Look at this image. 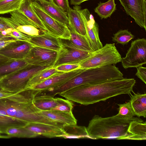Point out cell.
Masks as SVG:
<instances>
[{"instance_id": "30", "label": "cell", "mask_w": 146, "mask_h": 146, "mask_svg": "<svg viewBox=\"0 0 146 146\" xmlns=\"http://www.w3.org/2000/svg\"><path fill=\"white\" fill-rule=\"evenodd\" d=\"M5 134L11 137L31 138L38 135L25 127H11L8 128Z\"/></svg>"}, {"instance_id": "47", "label": "cell", "mask_w": 146, "mask_h": 146, "mask_svg": "<svg viewBox=\"0 0 146 146\" xmlns=\"http://www.w3.org/2000/svg\"><path fill=\"white\" fill-rule=\"evenodd\" d=\"M2 89L1 88V86L0 85V90H2Z\"/></svg>"}, {"instance_id": "7", "label": "cell", "mask_w": 146, "mask_h": 146, "mask_svg": "<svg viewBox=\"0 0 146 146\" xmlns=\"http://www.w3.org/2000/svg\"><path fill=\"white\" fill-rule=\"evenodd\" d=\"M9 17H2V19L13 29L16 30L29 36H35L41 35L44 31L19 9L9 13Z\"/></svg>"}, {"instance_id": "46", "label": "cell", "mask_w": 146, "mask_h": 146, "mask_svg": "<svg viewBox=\"0 0 146 146\" xmlns=\"http://www.w3.org/2000/svg\"><path fill=\"white\" fill-rule=\"evenodd\" d=\"M44 1H48V2H52V0H44Z\"/></svg>"}, {"instance_id": "28", "label": "cell", "mask_w": 146, "mask_h": 146, "mask_svg": "<svg viewBox=\"0 0 146 146\" xmlns=\"http://www.w3.org/2000/svg\"><path fill=\"white\" fill-rule=\"evenodd\" d=\"M128 131L132 134L130 140L146 139V122L133 121L129 125Z\"/></svg>"}, {"instance_id": "15", "label": "cell", "mask_w": 146, "mask_h": 146, "mask_svg": "<svg viewBox=\"0 0 146 146\" xmlns=\"http://www.w3.org/2000/svg\"><path fill=\"white\" fill-rule=\"evenodd\" d=\"M70 35V39L58 38L61 45L74 48L93 52L86 36L77 33L70 24L67 26Z\"/></svg>"}, {"instance_id": "19", "label": "cell", "mask_w": 146, "mask_h": 146, "mask_svg": "<svg viewBox=\"0 0 146 146\" xmlns=\"http://www.w3.org/2000/svg\"><path fill=\"white\" fill-rule=\"evenodd\" d=\"M44 115L64 125H76L77 120L72 111L68 112L58 110L40 111Z\"/></svg>"}, {"instance_id": "33", "label": "cell", "mask_w": 146, "mask_h": 146, "mask_svg": "<svg viewBox=\"0 0 146 146\" xmlns=\"http://www.w3.org/2000/svg\"><path fill=\"white\" fill-rule=\"evenodd\" d=\"M56 106L51 110H58L70 112L72 111L74 104L71 101L61 98H56Z\"/></svg>"}, {"instance_id": "44", "label": "cell", "mask_w": 146, "mask_h": 146, "mask_svg": "<svg viewBox=\"0 0 146 146\" xmlns=\"http://www.w3.org/2000/svg\"><path fill=\"white\" fill-rule=\"evenodd\" d=\"M13 39H16L12 37H9L5 35H3L1 32H0V40H11Z\"/></svg>"}, {"instance_id": "5", "label": "cell", "mask_w": 146, "mask_h": 146, "mask_svg": "<svg viewBox=\"0 0 146 146\" xmlns=\"http://www.w3.org/2000/svg\"><path fill=\"white\" fill-rule=\"evenodd\" d=\"M121 58L115 43L106 44L79 64L80 68H92L115 65L121 62Z\"/></svg>"}, {"instance_id": "29", "label": "cell", "mask_w": 146, "mask_h": 146, "mask_svg": "<svg viewBox=\"0 0 146 146\" xmlns=\"http://www.w3.org/2000/svg\"><path fill=\"white\" fill-rule=\"evenodd\" d=\"M116 5L114 0H108L105 2H100L94 9V12L101 19H106L110 17L116 10Z\"/></svg>"}, {"instance_id": "27", "label": "cell", "mask_w": 146, "mask_h": 146, "mask_svg": "<svg viewBox=\"0 0 146 146\" xmlns=\"http://www.w3.org/2000/svg\"><path fill=\"white\" fill-rule=\"evenodd\" d=\"M33 103L40 111H50L57 105L56 98L50 96L37 95L34 98Z\"/></svg>"}, {"instance_id": "42", "label": "cell", "mask_w": 146, "mask_h": 146, "mask_svg": "<svg viewBox=\"0 0 146 146\" xmlns=\"http://www.w3.org/2000/svg\"><path fill=\"white\" fill-rule=\"evenodd\" d=\"M89 0H70V3L74 6L78 5L82 2Z\"/></svg>"}, {"instance_id": "11", "label": "cell", "mask_w": 146, "mask_h": 146, "mask_svg": "<svg viewBox=\"0 0 146 146\" xmlns=\"http://www.w3.org/2000/svg\"><path fill=\"white\" fill-rule=\"evenodd\" d=\"M126 14L146 31V0H119Z\"/></svg>"}, {"instance_id": "32", "label": "cell", "mask_w": 146, "mask_h": 146, "mask_svg": "<svg viewBox=\"0 0 146 146\" xmlns=\"http://www.w3.org/2000/svg\"><path fill=\"white\" fill-rule=\"evenodd\" d=\"M134 37L128 29H121L113 34V36L112 37V40L117 44L119 43L124 45L127 44Z\"/></svg>"}, {"instance_id": "20", "label": "cell", "mask_w": 146, "mask_h": 146, "mask_svg": "<svg viewBox=\"0 0 146 146\" xmlns=\"http://www.w3.org/2000/svg\"><path fill=\"white\" fill-rule=\"evenodd\" d=\"M81 9L78 5L75 6L72 9L70 7L67 14L71 27L78 33L86 36V30L80 10Z\"/></svg>"}, {"instance_id": "23", "label": "cell", "mask_w": 146, "mask_h": 146, "mask_svg": "<svg viewBox=\"0 0 146 146\" xmlns=\"http://www.w3.org/2000/svg\"><path fill=\"white\" fill-rule=\"evenodd\" d=\"M28 64L24 59H10L0 66V80Z\"/></svg>"}, {"instance_id": "17", "label": "cell", "mask_w": 146, "mask_h": 146, "mask_svg": "<svg viewBox=\"0 0 146 146\" xmlns=\"http://www.w3.org/2000/svg\"><path fill=\"white\" fill-rule=\"evenodd\" d=\"M46 12L55 20L67 26L70 23L66 13L62 11L53 3L44 0H33Z\"/></svg>"}, {"instance_id": "41", "label": "cell", "mask_w": 146, "mask_h": 146, "mask_svg": "<svg viewBox=\"0 0 146 146\" xmlns=\"http://www.w3.org/2000/svg\"><path fill=\"white\" fill-rule=\"evenodd\" d=\"M14 93H11L3 90H0V99L10 96Z\"/></svg>"}, {"instance_id": "39", "label": "cell", "mask_w": 146, "mask_h": 146, "mask_svg": "<svg viewBox=\"0 0 146 146\" xmlns=\"http://www.w3.org/2000/svg\"><path fill=\"white\" fill-rule=\"evenodd\" d=\"M136 68L137 72L135 74V75L146 84V68L141 66H138Z\"/></svg>"}, {"instance_id": "25", "label": "cell", "mask_w": 146, "mask_h": 146, "mask_svg": "<svg viewBox=\"0 0 146 146\" xmlns=\"http://www.w3.org/2000/svg\"><path fill=\"white\" fill-rule=\"evenodd\" d=\"M134 113L138 117H146V94L134 93L130 101Z\"/></svg>"}, {"instance_id": "40", "label": "cell", "mask_w": 146, "mask_h": 146, "mask_svg": "<svg viewBox=\"0 0 146 146\" xmlns=\"http://www.w3.org/2000/svg\"><path fill=\"white\" fill-rule=\"evenodd\" d=\"M17 40L15 39L0 40V50L4 48L10 43Z\"/></svg>"}, {"instance_id": "12", "label": "cell", "mask_w": 146, "mask_h": 146, "mask_svg": "<svg viewBox=\"0 0 146 146\" xmlns=\"http://www.w3.org/2000/svg\"><path fill=\"white\" fill-rule=\"evenodd\" d=\"M93 52L74 48L61 45L53 67L66 64L79 63L90 56Z\"/></svg>"}, {"instance_id": "9", "label": "cell", "mask_w": 146, "mask_h": 146, "mask_svg": "<svg viewBox=\"0 0 146 146\" xmlns=\"http://www.w3.org/2000/svg\"><path fill=\"white\" fill-rule=\"evenodd\" d=\"M57 55L55 50L33 46L24 59L31 65L53 66Z\"/></svg>"}, {"instance_id": "38", "label": "cell", "mask_w": 146, "mask_h": 146, "mask_svg": "<svg viewBox=\"0 0 146 146\" xmlns=\"http://www.w3.org/2000/svg\"><path fill=\"white\" fill-rule=\"evenodd\" d=\"M52 2L66 13L70 8L68 0H52Z\"/></svg>"}, {"instance_id": "31", "label": "cell", "mask_w": 146, "mask_h": 146, "mask_svg": "<svg viewBox=\"0 0 146 146\" xmlns=\"http://www.w3.org/2000/svg\"><path fill=\"white\" fill-rule=\"evenodd\" d=\"M24 0H0V14L9 13L19 9Z\"/></svg>"}, {"instance_id": "2", "label": "cell", "mask_w": 146, "mask_h": 146, "mask_svg": "<svg viewBox=\"0 0 146 146\" xmlns=\"http://www.w3.org/2000/svg\"><path fill=\"white\" fill-rule=\"evenodd\" d=\"M35 95L25 90L4 98L5 109L8 115L28 123L45 124L61 129L64 124L46 117L33 103Z\"/></svg>"}, {"instance_id": "43", "label": "cell", "mask_w": 146, "mask_h": 146, "mask_svg": "<svg viewBox=\"0 0 146 146\" xmlns=\"http://www.w3.org/2000/svg\"><path fill=\"white\" fill-rule=\"evenodd\" d=\"M11 59L0 54V66L5 63Z\"/></svg>"}, {"instance_id": "4", "label": "cell", "mask_w": 146, "mask_h": 146, "mask_svg": "<svg viewBox=\"0 0 146 146\" xmlns=\"http://www.w3.org/2000/svg\"><path fill=\"white\" fill-rule=\"evenodd\" d=\"M52 67L36 66L29 64L0 80L2 89L13 93L25 90L29 80L42 70Z\"/></svg>"}, {"instance_id": "1", "label": "cell", "mask_w": 146, "mask_h": 146, "mask_svg": "<svg viewBox=\"0 0 146 146\" xmlns=\"http://www.w3.org/2000/svg\"><path fill=\"white\" fill-rule=\"evenodd\" d=\"M135 83L134 78H124L98 84L80 85L59 95L66 99L87 105L120 95L130 94Z\"/></svg>"}, {"instance_id": "10", "label": "cell", "mask_w": 146, "mask_h": 146, "mask_svg": "<svg viewBox=\"0 0 146 146\" xmlns=\"http://www.w3.org/2000/svg\"><path fill=\"white\" fill-rule=\"evenodd\" d=\"M80 12L85 27L87 38L93 51L102 47L99 36V26L93 15L87 9L80 10Z\"/></svg>"}, {"instance_id": "3", "label": "cell", "mask_w": 146, "mask_h": 146, "mask_svg": "<svg viewBox=\"0 0 146 146\" xmlns=\"http://www.w3.org/2000/svg\"><path fill=\"white\" fill-rule=\"evenodd\" d=\"M133 121H143L139 118H124L118 113L111 117H102L95 115L86 127L88 138L129 139L132 134L128 131L130 123Z\"/></svg>"}, {"instance_id": "8", "label": "cell", "mask_w": 146, "mask_h": 146, "mask_svg": "<svg viewBox=\"0 0 146 146\" xmlns=\"http://www.w3.org/2000/svg\"><path fill=\"white\" fill-rule=\"evenodd\" d=\"M125 69L136 68L146 63V39L138 38L132 41L125 57L121 61Z\"/></svg>"}, {"instance_id": "21", "label": "cell", "mask_w": 146, "mask_h": 146, "mask_svg": "<svg viewBox=\"0 0 146 146\" xmlns=\"http://www.w3.org/2000/svg\"><path fill=\"white\" fill-rule=\"evenodd\" d=\"M28 123L8 115L3 106L0 104V133L5 134L9 127H25Z\"/></svg>"}, {"instance_id": "24", "label": "cell", "mask_w": 146, "mask_h": 146, "mask_svg": "<svg viewBox=\"0 0 146 146\" xmlns=\"http://www.w3.org/2000/svg\"><path fill=\"white\" fill-rule=\"evenodd\" d=\"M62 72H63L57 71L55 68L52 66L44 69L34 75L29 80L25 89H32L48 78Z\"/></svg>"}, {"instance_id": "37", "label": "cell", "mask_w": 146, "mask_h": 146, "mask_svg": "<svg viewBox=\"0 0 146 146\" xmlns=\"http://www.w3.org/2000/svg\"><path fill=\"white\" fill-rule=\"evenodd\" d=\"M10 36L17 40L29 42L31 36H29L16 30L13 29L10 33Z\"/></svg>"}, {"instance_id": "6", "label": "cell", "mask_w": 146, "mask_h": 146, "mask_svg": "<svg viewBox=\"0 0 146 146\" xmlns=\"http://www.w3.org/2000/svg\"><path fill=\"white\" fill-rule=\"evenodd\" d=\"M31 5L48 33L58 38L70 39V33L66 25L52 17L33 0H31Z\"/></svg>"}, {"instance_id": "14", "label": "cell", "mask_w": 146, "mask_h": 146, "mask_svg": "<svg viewBox=\"0 0 146 146\" xmlns=\"http://www.w3.org/2000/svg\"><path fill=\"white\" fill-rule=\"evenodd\" d=\"M84 69L79 68L52 76L36 85L32 89L41 91L60 86L79 74Z\"/></svg>"}, {"instance_id": "26", "label": "cell", "mask_w": 146, "mask_h": 146, "mask_svg": "<svg viewBox=\"0 0 146 146\" xmlns=\"http://www.w3.org/2000/svg\"><path fill=\"white\" fill-rule=\"evenodd\" d=\"M31 0H24L19 9L23 12L41 31L47 32L44 25L35 13L31 5Z\"/></svg>"}, {"instance_id": "22", "label": "cell", "mask_w": 146, "mask_h": 146, "mask_svg": "<svg viewBox=\"0 0 146 146\" xmlns=\"http://www.w3.org/2000/svg\"><path fill=\"white\" fill-rule=\"evenodd\" d=\"M62 132L60 137L65 139L89 138L86 128L76 125H64L60 129Z\"/></svg>"}, {"instance_id": "45", "label": "cell", "mask_w": 146, "mask_h": 146, "mask_svg": "<svg viewBox=\"0 0 146 146\" xmlns=\"http://www.w3.org/2000/svg\"><path fill=\"white\" fill-rule=\"evenodd\" d=\"M11 137L8 136V135H1L0 133V138H5V139H8L10 138Z\"/></svg>"}, {"instance_id": "36", "label": "cell", "mask_w": 146, "mask_h": 146, "mask_svg": "<svg viewBox=\"0 0 146 146\" xmlns=\"http://www.w3.org/2000/svg\"><path fill=\"white\" fill-rule=\"evenodd\" d=\"M13 29L0 17V32L7 36L11 37L10 33Z\"/></svg>"}, {"instance_id": "35", "label": "cell", "mask_w": 146, "mask_h": 146, "mask_svg": "<svg viewBox=\"0 0 146 146\" xmlns=\"http://www.w3.org/2000/svg\"><path fill=\"white\" fill-rule=\"evenodd\" d=\"M56 70L62 72H67L80 68L79 63L66 64L60 65L55 68Z\"/></svg>"}, {"instance_id": "34", "label": "cell", "mask_w": 146, "mask_h": 146, "mask_svg": "<svg viewBox=\"0 0 146 146\" xmlns=\"http://www.w3.org/2000/svg\"><path fill=\"white\" fill-rule=\"evenodd\" d=\"M118 105L119 106L118 113L122 117L129 119L133 118L135 115L130 101Z\"/></svg>"}, {"instance_id": "13", "label": "cell", "mask_w": 146, "mask_h": 146, "mask_svg": "<svg viewBox=\"0 0 146 146\" xmlns=\"http://www.w3.org/2000/svg\"><path fill=\"white\" fill-rule=\"evenodd\" d=\"M33 46L29 42L16 40L0 50V54L11 59H24Z\"/></svg>"}, {"instance_id": "18", "label": "cell", "mask_w": 146, "mask_h": 146, "mask_svg": "<svg viewBox=\"0 0 146 146\" xmlns=\"http://www.w3.org/2000/svg\"><path fill=\"white\" fill-rule=\"evenodd\" d=\"M26 128L39 135L52 138L60 137L62 132L60 128L45 124L29 123L25 127Z\"/></svg>"}, {"instance_id": "16", "label": "cell", "mask_w": 146, "mask_h": 146, "mask_svg": "<svg viewBox=\"0 0 146 146\" xmlns=\"http://www.w3.org/2000/svg\"><path fill=\"white\" fill-rule=\"evenodd\" d=\"M33 46L40 47L58 52L61 47L58 38L47 32L35 36H31L29 42Z\"/></svg>"}]
</instances>
